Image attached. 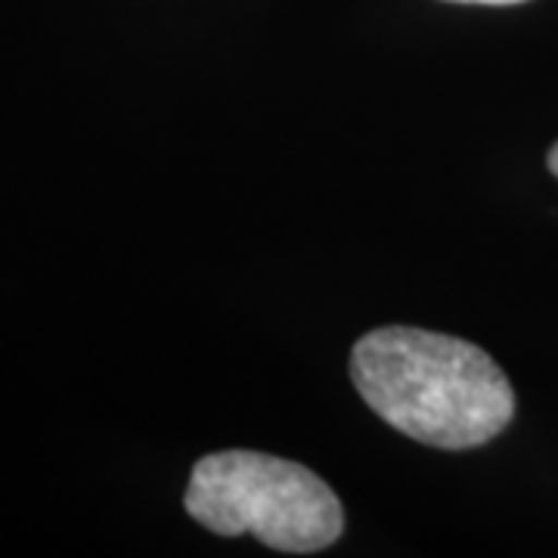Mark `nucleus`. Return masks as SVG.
<instances>
[{"label":"nucleus","mask_w":558,"mask_h":558,"mask_svg":"<svg viewBox=\"0 0 558 558\" xmlns=\"http://www.w3.org/2000/svg\"><path fill=\"white\" fill-rule=\"evenodd\" d=\"M450 3H484V7H512V3H524V0H450Z\"/></svg>","instance_id":"3"},{"label":"nucleus","mask_w":558,"mask_h":558,"mask_svg":"<svg viewBox=\"0 0 558 558\" xmlns=\"http://www.w3.org/2000/svg\"><path fill=\"white\" fill-rule=\"evenodd\" d=\"M183 509L220 537H255L279 553H319L344 531V509L326 481L301 462L223 450L193 465Z\"/></svg>","instance_id":"2"},{"label":"nucleus","mask_w":558,"mask_h":558,"mask_svg":"<svg viewBox=\"0 0 558 558\" xmlns=\"http://www.w3.org/2000/svg\"><path fill=\"white\" fill-rule=\"evenodd\" d=\"M549 171L558 178V143L549 149Z\"/></svg>","instance_id":"4"},{"label":"nucleus","mask_w":558,"mask_h":558,"mask_svg":"<svg viewBox=\"0 0 558 558\" xmlns=\"http://www.w3.org/2000/svg\"><path fill=\"white\" fill-rule=\"evenodd\" d=\"M351 379L376 416L438 450L481 447L515 413L512 385L490 354L413 326L366 332L351 351Z\"/></svg>","instance_id":"1"}]
</instances>
